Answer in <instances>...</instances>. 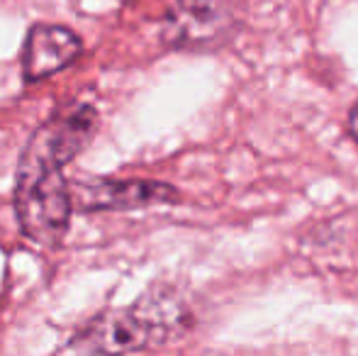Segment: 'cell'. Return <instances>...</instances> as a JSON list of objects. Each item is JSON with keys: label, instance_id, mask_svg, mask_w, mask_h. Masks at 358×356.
<instances>
[{"label": "cell", "instance_id": "52a82bcc", "mask_svg": "<svg viewBox=\"0 0 358 356\" xmlns=\"http://www.w3.org/2000/svg\"><path fill=\"white\" fill-rule=\"evenodd\" d=\"M134 313L139 315L142 325L149 332V342H169L180 334L188 332L193 315H190L188 305L171 290H154L146 293L137 305H132Z\"/></svg>", "mask_w": 358, "mask_h": 356}, {"label": "cell", "instance_id": "ba28073f", "mask_svg": "<svg viewBox=\"0 0 358 356\" xmlns=\"http://www.w3.org/2000/svg\"><path fill=\"white\" fill-rule=\"evenodd\" d=\"M349 129H351V134L358 139V103L351 108V113H349Z\"/></svg>", "mask_w": 358, "mask_h": 356}, {"label": "cell", "instance_id": "5b68a950", "mask_svg": "<svg viewBox=\"0 0 358 356\" xmlns=\"http://www.w3.org/2000/svg\"><path fill=\"white\" fill-rule=\"evenodd\" d=\"M78 34L64 24H32L22 44V76L27 83L42 81L66 69L80 54Z\"/></svg>", "mask_w": 358, "mask_h": 356}, {"label": "cell", "instance_id": "3957f363", "mask_svg": "<svg viewBox=\"0 0 358 356\" xmlns=\"http://www.w3.org/2000/svg\"><path fill=\"white\" fill-rule=\"evenodd\" d=\"M180 193L161 180H95L71 188L76 208L85 210H134L149 205L178 203Z\"/></svg>", "mask_w": 358, "mask_h": 356}, {"label": "cell", "instance_id": "277c9868", "mask_svg": "<svg viewBox=\"0 0 358 356\" xmlns=\"http://www.w3.org/2000/svg\"><path fill=\"white\" fill-rule=\"evenodd\" d=\"M95 127H98L95 110L90 105L76 108L73 113L59 115V118L49 120L47 124H42L32 134L22 154L64 169L88 144Z\"/></svg>", "mask_w": 358, "mask_h": 356}, {"label": "cell", "instance_id": "7a4b0ae2", "mask_svg": "<svg viewBox=\"0 0 358 356\" xmlns=\"http://www.w3.org/2000/svg\"><path fill=\"white\" fill-rule=\"evenodd\" d=\"M246 0H176L166 17L164 39L171 47H213L239 22Z\"/></svg>", "mask_w": 358, "mask_h": 356}, {"label": "cell", "instance_id": "8992f818", "mask_svg": "<svg viewBox=\"0 0 358 356\" xmlns=\"http://www.w3.org/2000/svg\"><path fill=\"white\" fill-rule=\"evenodd\" d=\"M149 332L134 313V308L117 310V313H105L88 322L78 334L71 339L66 352H83V354H120L134 352V349L149 347Z\"/></svg>", "mask_w": 358, "mask_h": 356}, {"label": "cell", "instance_id": "6da1fadb", "mask_svg": "<svg viewBox=\"0 0 358 356\" xmlns=\"http://www.w3.org/2000/svg\"><path fill=\"white\" fill-rule=\"evenodd\" d=\"M20 229L39 247H59L71 222V188L62 169L22 154L15 188Z\"/></svg>", "mask_w": 358, "mask_h": 356}]
</instances>
